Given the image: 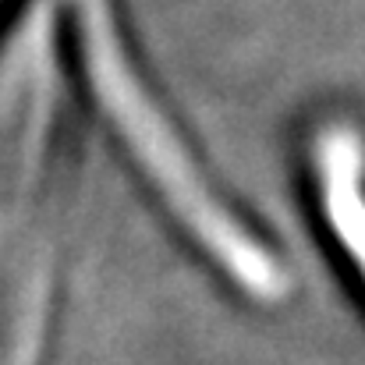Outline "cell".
I'll return each mask as SVG.
<instances>
[{"label":"cell","instance_id":"cell-2","mask_svg":"<svg viewBox=\"0 0 365 365\" xmlns=\"http://www.w3.org/2000/svg\"><path fill=\"white\" fill-rule=\"evenodd\" d=\"M319 213L365 280V138L348 124H327L312 142Z\"/></svg>","mask_w":365,"mask_h":365},{"label":"cell","instance_id":"cell-1","mask_svg":"<svg viewBox=\"0 0 365 365\" xmlns=\"http://www.w3.org/2000/svg\"><path fill=\"white\" fill-rule=\"evenodd\" d=\"M68 7L75 14V36L89 89L153 188L167 199L174 217L195 235V242L217 259V266H224V273L245 287V294L259 302L284 298L287 277L277 259L238 224L224 199H217L202 170L185 153L181 138L153 103L142 78L131 71L107 0H68Z\"/></svg>","mask_w":365,"mask_h":365}]
</instances>
